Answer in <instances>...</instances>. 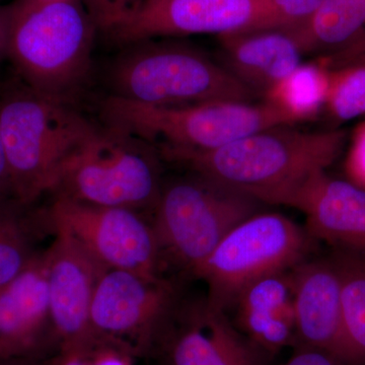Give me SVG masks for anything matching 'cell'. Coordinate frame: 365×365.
Returning <instances> with one entry per match:
<instances>
[{
	"mask_svg": "<svg viewBox=\"0 0 365 365\" xmlns=\"http://www.w3.org/2000/svg\"><path fill=\"white\" fill-rule=\"evenodd\" d=\"M292 279L295 347L314 348L349 365H362L346 337L341 277L333 257L300 262L292 268Z\"/></svg>",
	"mask_w": 365,
	"mask_h": 365,
	"instance_id": "obj_14",
	"label": "cell"
},
{
	"mask_svg": "<svg viewBox=\"0 0 365 365\" xmlns=\"http://www.w3.org/2000/svg\"><path fill=\"white\" fill-rule=\"evenodd\" d=\"M309 237L287 216L256 213L223 237L194 277L207 285V299L228 312L250 283L306 260Z\"/></svg>",
	"mask_w": 365,
	"mask_h": 365,
	"instance_id": "obj_8",
	"label": "cell"
},
{
	"mask_svg": "<svg viewBox=\"0 0 365 365\" xmlns=\"http://www.w3.org/2000/svg\"><path fill=\"white\" fill-rule=\"evenodd\" d=\"M51 225L54 240L46 250V262L53 329L60 348L91 333V302L107 270L66 227Z\"/></svg>",
	"mask_w": 365,
	"mask_h": 365,
	"instance_id": "obj_13",
	"label": "cell"
},
{
	"mask_svg": "<svg viewBox=\"0 0 365 365\" xmlns=\"http://www.w3.org/2000/svg\"><path fill=\"white\" fill-rule=\"evenodd\" d=\"M180 299L176 284L163 276L105 271L91 302V332L126 346L137 359H145Z\"/></svg>",
	"mask_w": 365,
	"mask_h": 365,
	"instance_id": "obj_10",
	"label": "cell"
},
{
	"mask_svg": "<svg viewBox=\"0 0 365 365\" xmlns=\"http://www.w3.org/2000/svg\"><path fill=\"white\" fill-rule=\"evenodd\" d=\"M86 365H134L137 357L126 346L91 332L85 339Z\"/></svg>",
	"mask_w": 365,
	"mask_h": 365,
	"instance_id": "obj_26",
	"label": "cell"
},
{
	"mask_svg": "<svg viewBox=\"0 0 365 365\" xmlns=\"http://www.w3.org/2000/svg\"><path fill=\"white\" fill-rule=\"evenodd\" d=\"M346 170L350 181L365 190V123L359 128L353 139L346 160Z\"/></svg>",
	"mask_w": 365,
	"mask_h": 365,
	"instance_id": "obj_27",
	"label": "cell"
},
{
	"mask_svg": "<svg viewBox=\"0 0 365 365\" xmlns=\"http://www.w3.org/2000/svg\"><path fill=\"white\" fill-rule=\"evenodd\" d=\"M232 309L237 329L270 356L297 346L292 268L250 283Z\"/></svg>",
	"mask_w": 365,
	"mask_h": 365,
	"instance_id": "obj_17",
	"label": "cell"
},
{
	"mask_svg": "<svg viewBox=\"0 0 365 365\" xmlns=\"http://www.w3.org/2000/svg\"><path fill=\"white\" fill-rule=\"evenodd\" d=\"M0 365H38L33 359H9L0 361Z\"/></svg>",
	"mask_w": 365,
	"mask_h": 365,
	"instance_id": "obj_32",
	"label": "cell"
},
{
	"mask_svg": "<svg viewBox=\"0 0 365 365\" xmlns=\"http://www.w3.org/2000/svg\"><path fill=\"white\" fill-rule=\"evenodd\" d=\"M304 55L335 59L365 36V0H323L304 25L292 31Z\"/></svg>",
	"mask_w": 365,
	"mask_h": 365,
	"instance_id": "obj_19",
	"label": "cell"
},
{
	"mask_svg": "<svg viewBox=\"0 0 365 365\" xmlns=\"http://www.w3.org/2000/svg\"><path fill=\"white\" fill-rule=\"evenodd\" d=\"M46 251L0 288V361L39 359L56 353Z\"/></svg>",
	"mask_w": 365,
	"mask_h": 365,
	"instance_id": "obj_15",
	"label": "cell"
},
{
	"mask_svg": "<svg viewBox=\"0 0 365 365\" xmlns=\"http://www.w3.org/2000/svg\"><path fill=\"white\" fill-rule=\"evenodd\" d=\"M263 14L260 21L252 31L294 30L311 19L323 0H263Z\"/></svg>",
	"mask_w": 365,
	"mask_h": 365,
	"instance_id": "obj_24",
	"label": "cell"
},
{
	"mask_svg": "<svg viewBox=\"0 0 365 365\" xmlns=\"http://www.w3.org/2000/svg\"><path fill=\"white\" fill-rule=\"evenodd\" d=\"M97 30L81 0H16L6 57L31 90L69 103L88 78Z\"/></svg>",
	"mask_w": 365,
	"mask_h": 365,
	"instance_id": "obj_2",
	"label": "cell"
},
{
	"mask_svg": "<svg viewBox=\"0 0 365 365\" xmlns=\"http://www.w3.org/2000/svg\"><path fill=\"white\" fill-rule=\"evenodd\" d=\"M106 125L150 143L160 157L215 150L277 125H295L270 103L222 102L153 107L110 96L101 105Z\"/></svg>",
	"mask_w": 365,
	"mask_h": 365,
	"instance_id": "obj_5",
	"label": "cell"
},
{
	"mask_svg": "<svg viewBox=\"0 0 365 365\" xmlns=\"http://www.w3.org/2000/svg\"><path fill=\"white\" fill-rule=\"evenodd\" d=\"M108 81L111 96L153 107L261 98L207 53L169 41L127 46L110 67Z\"/></svg>",
	"mask_w": 365,
	"mask_h": 365,
	"instance_id": "obj_4",
	"label": "cell"
},
{
	"mask_svg": "<svg viewBox=\"0 0 365 365\" xmlns=\"http://www.w3.org/2000/svg\"><path fill=\"white\" fill-rule=\"evenodd\" d=\"M32 206L14 196L0 200V288L32 263L44 235H54L45 207Z\"/></svg>",
	"mask_w": 365,
	"mask_h": 365,
	"instance_id": "obj_20",
	"label": "cell"
},
{
	"mask_svg": "<svg viewBox=\"0 0 365 365\" xmlns=\"http://www.w3.org/2000/svg\"><path fill=\"white\" fill-rule=\"evenodd\" d=\"M364 54H365V36L364 39L361 40V42H360L354 49L355 56H360V55Z\"/></svg>",
	"mask_w": 365,
	"mask_h": 365,
	"instance_id": "obj_33",
	"label": "cell"
},
{
	"mask_svg": "<svg viewBox=\"0 0 365 365\" xmlns=\"http://www.w3.org/2000/svg\"><path fill=\"white\" fill-rule=\"evenodd\" d=\"M160 157L128 132L96 127L62 163L50 193L90 205L153 211L163 185Z\"/></svg>",
	"mask_w": 365,
	"mask_h": 365,
	"instance_id": "obj_6",
	"label": "cell"
},
{
	"mask_svg": "<svg viewBox=\"0 0 365 365\" xmlns=\"http://www.w3.org/2000/svg\"><path fill=\"white\" fill-rule=\"evenodd\" d=\"M66 101L25 83L0 93V139L11 195L26 205L50 193L62 163L95 130Z\"/></svg>",
	"mask_w": 365,
	"mask_h": 365,
	"instance_id": "obj_3",
	"label": "cell"
},
{
	"mask_svg": "<svg viewBox=\"0 0 365 365\" xmlns=\"http://www.w3.org/2000/svg\"><path fill=\"white\" fill-rule=\"evenodd\" d=\"M328 67V91L323 113L337 124L364 115L365 54Z\"/></svg>",
	"mask_w": 365,
	"mask_h": 365,
	"instance_id": "obj_23",
	"label": "cell"
},
{
	"mask_svg": "<svg viewBox=\"0 0 365 365\" xmlns=\"http://www.w3.org/2000/svg\"><path fill=\"white\" fill-rule=\"evenodd\" d=\"M11 19V4H9V6H0V58L6 56Z\"/></svg>",
	"mask_w": 365,
	"mask_h": 365,
	"instance_id": "obj_30",
	"label": "cell"
},
{
	"mask_svg": "<svg viewBox=\"0 0 365 365\" xmlns=\"http://www.w3.org/2000/svg\"><path fill=\"white\" fill-rule=\"evenodd\" d=\"M218 38L223 66L261 98L302 63L304 52L287 31H246Z\"/></svg>",
	"mask_w": 365,
	"mask_h": 365,
	"instance_id": "obj_18",
	"label": "cell"
},
{
	"mask_svg": "<svg viewBox=\"0 0 365 365\" xmlns=\"http://www.w3.org/2000/svg\"><path fill=\"white\" fill-rule=\"evenodd\" d=\"M261 204L193 173L163 182L151 220L163 265L195 276L223 237Z\"/></svg>",
	"mask_w": 365,
	"mask_h": 365,
	"instance_id": "obj_7",
	"label": "cell"
},
{
	"mask_svg": "<svg viewBox=\"0 0 365 365\" xmlns=\"http://www.w3.org/2000/svg\"><path fill=\"white\" fill-rule=\"evenodd\" d=\"M289 359L283 365H349L337 357L314 348L297 346Z\"/></svg>",
	"mask_w": 365,
	"mask_h": 365,
	"instance_id": "obj_28",
	"label": "cell"
},
{
	"mask_svg": "<svg viewBox=\"0 0 365 365\" xmlns=\"http://www.w3.org/2000/svg\"><path fill=\"white\" fill-rule=\"evenodd\" d=\"M85 339L86 337L61 346L52 359L43 365H86Z\"/></svg>",
	"mask_w": 365,
	"mask_h": 365,
	"instance_id": "obj_29",
	"label": "cell"
},
{
	"mask_svg": "<svg viewBox=\"0 0 365 365\" xmlns=\"http://www.w3.org/2000/svg\"><path fill=\"white\" fill-rule=\"evenodd\" d=\"M45 209L50 222L66 227L106 270L163 276L165 265L153 222L136 210L56 196Z\"/></svg>",
	"mask_w": 365,
	"mask_h": 365,
	"instance_id": "obj_9",
	"label": "cell"
},
{
	"mask_svg": "<svg viewBox=\"0 0 365 365\" xmlns=\"http://www.w3.org/2000/svg\"><path fill=\"white\" fill-rule=\"evenodd\" d=\"M101 32L108 34L126 20L143 0H81Z\"/></svg>",
	"mask_w": 365,
	"mask_h": 365,
	"instance_id": "obj_25",
	"label": "cell"
},
{
	"mask_svg": "<svg viewBox=\"0 0 365 365\" xmlns=\"http://www.w3.org/2000/svg\"><path fill=\"white\" fill-rule=\"evenodd\" d=\"M263 7V0H143L107 35L128 46L160 37L245 32L259 23Z\"/></svg>",
	"mask_w": 365,
	"mask_h": 365,
	"instance_id": "obj_12",
	"label": "cell"
},
{
	"mask_svg": "<svg viewBox=\"0 0 365 365\" xmlns=\"http://www.w3.org/2000/svg\"><path fill=\"white\" fill-rule=\"evenodd\" d=\"M11 195V177L7 165L6 153L0 139V200Z\"/></svg>",
	"mask_w": 365,
	"mask_h": 365,
	"instance_id": "obj_31",
	"label": "cell"
},
{
	"mask_svg": "<svg viewBox=\"0 0 365 365\" xmlns=\"http://www.w3.org/2000/svg\"><path fill=\"white\" fill-rule=\"evenodd\" d=\"M345 139L342 130L311 132L277 125L215 150L165 160L259 202L290 206L312 178L337 160Z\"/></svg>",
	"mask_w": 365,
	"mask_h": 365,
	"instance_id": "obj_1",
	"label": "cell"
},
{
	"mask_svg": "<svg viewBox=\"0 0 365 365\" xmlns=\"http://www.w3.org/2000/svg\"><path fill=\"white\" fill-rule=\"evenodd\" d=\"M290 207L306 215L311 237L365 259V190L325 170L302 187Z\"/></svg>",
	"mask_w": 365,
	"mask_h": 365,
	"instance_id": "obj_16",
	"label": "cell"
},
{
	"mask_svg": "<svg viewBox=\"0 0 365 365\" xmlns=\"http://www.w3.org/2000/svg\"><path fill=\"white\" fill-rule=\"evenodd\" d=\"M333 258L341 277L346 337L365 365V259L339 251Z\"/></svg>",
	"mask_w": 365,
	"mask_h": 365,
	"instance_id": "obj_22",
	"label": "cell"
},
{
	"mask_svg": "<svg viewBox=\"0 0 365 365\" xmlns=\"http://www.w3.org/2000/svg\"><path fill=\"white\" fill-rule=\"evenodd\" d=\"M329 67L323 58L302 64L262 100L287 113L295 123L316 120L324 111Z\"/></svg>",
	"mask_w": 365,
	"mask_h": 365,
	"instance_id": "obj_21",
	"label": "cell"
},
{
	"mask_svg": "<svg viewBox=\"0 0 365 365\" xmlns=\"http://www.w3.org/2000/svg\"><path fill=\"white\" fill-rule=\"evenodd\" d=\"M271 357L205 295L180 299L145 359L158 365H268Z\"/></svg>",
	"mask_w": 365,
	"mask_h": 365,
	"instance_id": "obj_11",
	"label": "cell"
}]
</instances>
